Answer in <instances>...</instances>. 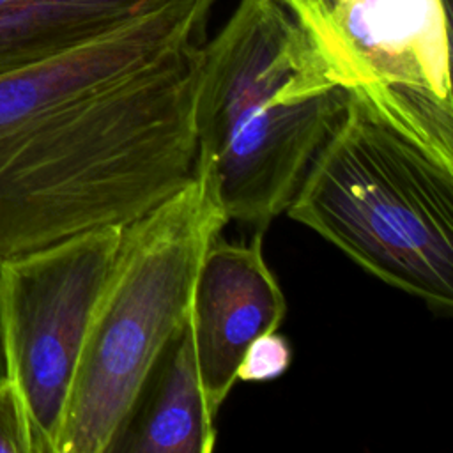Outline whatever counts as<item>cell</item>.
<instances>
[{
    "mask_svg": "<svg viewBox=\"0 0 453 453\" xmlns=\"http://www.w3.org/2000/svg\"><path fill=\"white\" fill-rule=\"evenodd\" d=\"M285 311L283 290L264 257L262 228L248 242L218 235L202 258L189 304L198 375L216 416L237 382L248 345L278 331Z\"/></svg>",
    "mask_w": 453,
    "mask_h": 453,
    "instance_id": "obj_7",
    "label": "cell"
},
{
    "mask_svg": "<svg viewBox=\"0 0 453 453\" xmlns=\"http://www.w3.org/2000/svg\"><path fill=\"white\" fill-rule=\"evenodd\" d=\"M0 453H34L23 398L5 375L0 379Z\"/></svg>",
    "mask_w": 453,
    "mask_h": 453,
    "instance_id": "obj_11",
    "label": "cell"
},
{
    "mask_svg": "<svg viewBox=\"0 0 453 453\" xmlns=\"http://www.w3.org/2000/svg\"><path fill=\"white\" fill-rule=\"evenodd\" d=\"M216 437V414L202 389L188 313L152 366L110 453H211Z\"/></svg>",
    "mask_w": 453,
    "mask_h": 453,
    "instance_id": "obj_8",
    "label": "cell"
},
{
    "mask_svg": "<svg viewBox=\"0 0 453 453\" xmlns=\"http://www.w3.org/2000/svg\"><path fill=\"white\" fill-rule=\"evenodd\" d=\"M214 0H172L0 73V260L126 226L196 166L198 44Z\"/></svg>",
    "mask_w": 453,
    "mask_h": 453,
    "instance_id": "obj_1",
    "label": "cell"
},
{
    "mask_svg": "<svg viewBox=\"0 0 453 453\" xmlns=\"http://www.w3.org/2000/svg\"><path fill=\"white\" fill-rule=\"evenodd\" d=\"M172 0H0V73L108 34Z\"/></svg>",
    "mask_w": 453,
    "mask_h": 453,
    "instance_id": "obj_9",
    "label": "cell"
},
{
    "mask_svg": "<svg viewBox=\"0 0 453 453\" xmlns=\"http://www.w3.org/2000/svg\"><path fill=\"white\" fill-rule=\"evenodd\" d=\"M333 78L453 166L451 0H281Z\"/></svg>",
    "mask_w": 453,
    "mask_h": 453,
    "instance_id": "obj_5",
    "label": "cell"
},
{
    "mask_svg": "<svg viewBox=\"0 0 453 453\" xmlns=\"http://www.w3.org/2000/svg\"><path fill=\"white\" fill-rule=\"evenodd\" d=\"M349 101L281 0H239L198 48L196 161L228 219L265 228L287 211Z\"/></svg>",
    "mask_w": 453,
    "mask_h": 453,
    "instance_id": "obj_2",
    "label": "cell"
},
{
    "mask_svg": "<svg viewBox=\"0 0 453 453\" xmlns=\"http://www.w3.org/2000/svg\"><path fill=\"white\" fill-rule=\"evenodd\" d=\"M292 361V349L278 331L255 338L237 368V382H269L287 372Z\"/></svg>",
    "mask_w": 453,
    "mask_h": 453,
    "instance_id": "obj_10",
    "label": "cell"
},
{
    "mask_svg": "<svg viewBox=\"0 0 453 453\" xmlns=\"http://www.w3.org/2000/svg\"><path fill=\"white\" fill-rule=\"evenodd\" d=\"M228 221L212 173L196 161L177 193L122 228L57 453H110L152 366L188 319L202 258Z\"/></svg>",
    "mask_w": 453,
    "mask_h": 453,
    "instance_id": "obj_4",
    "label": "cell"
},
{
    "mask_svg": "<svg viewBox=\"0 0 453 453\" xmlns=\"http://www.w3.org/2000/svg\"><path fill=\"white\" fill-rule=\"evenodd\" d=\"M285 212L384 283L451 311L453 166L356 94Z\"/></svg>",
    "mask_w": 453,
    "mask_h": 453,
    "instance_id": "obj_3",
    "label": "cell"
},
{
    "mask_svg": "<svg viewBox=\"0 0 453 453\" xmlns=\"http://www.w3.org/2000/svg\"><path fill=\"white\" fill-rule=\"evenodd\" d=\"M122 228L87 230L0 260L4 375L23 398L34 453H57L85 336Z\"/></svg>",
    "mask_w": 453,
    "mask_h": 453,
    "instance_id": "obj_6",
    "label": "cell"
}]
</instances>
